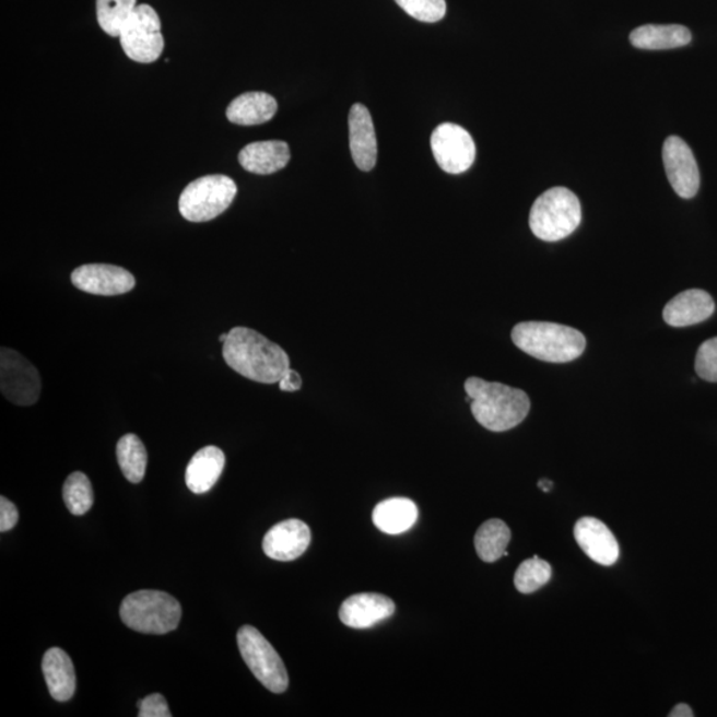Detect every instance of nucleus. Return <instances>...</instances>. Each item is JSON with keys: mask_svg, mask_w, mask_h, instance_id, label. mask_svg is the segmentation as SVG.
<instances>
[{"mask_svg": "<svg viewBox=\"0 0 717 717\" xmlns=\"http://www.w3.org/2000/svg\"><path fill=\"white\" fill-rule=\"evenodd\" d=\"M222 355L237 374L262 385L280 383L290 369L286 351L247 327H234L228 331Z\"/></svg>", "mask_w": 717, "mask_h": 717, "instance_id": "obj_1", "label": "nucleus"}, {"mask_svg": "<svg viewBox=\"0 0 717 717\" xmlns=\"http://www.w3.org/2000/svg\"><path fill=\"white\" fill-rule=\"evenodd\" d=\"M463 387L471 399L474 419L487 431L513 430L528 416L530 399L522 389L480 378L467 379Z\"/></svg>", "mask_w": 717, "mask_h": 717, "instance_id": "obj_2", "label": "nucleus"}, {"mask_svg": "<svg viewBox=\"0 0 717 717\" xmlns=\"http://www.w3.org/2000/svg\"><path fill=\"white\" fill-rule=\"evenodd\" d=\"M512 340L528 355L549 363L576 361L586 349L583 332L550 321H522L513 329Z\"/></svg>", "mask_w": 717, "mask_h": 717, "instance_id": "obj_3", "label": "nucleus"}, {"mask_svg": "<svg viewBox=\"0 0 717 717\" xmlns=\"http://www.w3.org/2000/svg\"><path fill=\"white\" fill-rule=\"evenodd\" d=\"M181 615V604L177 599L158 590L132 592L120 606L122 623L141 634L164 635L175 632Z\"/></svg>", "mask_w": 717, "mask_h": 717, "instance_id": "obj_4", "label": "nucleus"}, {"mask_svg": "<svg viewBox=\"0 0 717 717\" xmlns=\"http://www.w3.org/2000/svg\"><path fill=\"white\" fill-rule=\"evenodd\" d=\"M583 221V208L572 190L557 187L538 197L529 215V226L537 238L557 243L574 232Z\"/></svg>", "mask_w": 717, "mask_h": 717, "instance_id": "obj_5", "label": "nucleus"}, {"mask_svg": "<svg viewBox=\"0 0 717 717\" xmlns=\"http://www.w3.org/2000/svg\"><path fill=\"white\" fill-rule=\"evenodd\" d=\"M237 196V185L231 177L212 175L197 178L179 196L178 209L190 222H208L226 212Z\"/></svg>", "mask_w": 717, "mask_h": 717, "instance_id": "obj_6", "label": "nucleus"}, {"mask_svg": "<svg viewBox=\"0 0 717 717\" xmlns=\"http://www.w3.org/2000/svg\"><path fill=\"white\" fill-rule=\"evenodd\" d=\"M237 643L245 663L266 689L283 694L289 687L286 667L280 654L256 627L244 626L237 634Z\"/></svg>", "mask_w": 717, "mask_h": 717, "instance_id": "obj_7", "label": "nucleus"}, {"mask_svg": "<svg viewBox=\"0 0 717 717\" xmlns=\"http://www.w3.org/2000/svg\"><path fill=\"white\" fill-rule=\"evenodd\" d=\"M127 57L138 63L150 64L164 51V36L156 10L150 4H140L124 26L119 36Z\"/></svg>", "mask_w": 717, "mask_h": 717, "instance_id": "obj_8", "label": "nucleus"}, {"mask_svg": "<svg viewBox=\"0 0 717 717\" xmlns=\"http://www.w3.org/2000/svg\"><path fill=\"white\" fill-rule=\"evenodd\" d=\"M0 391L16 405H33L39 400L42 381L38 369L11 349L0 351Z\"/></svg>", "mask_w": 717, "mask_h": 717, "instance_id": "obj_9", "label": "nucleus"}, {"mask_svg": "<svg viewBox=\"0 0 717 717\" xmlns=\"http://www.w3.org/2000/svg\"><path fill=\"white\" fill-rule=\"evenodd\" d=\"M431 148L436 163L449 175H461L475 160V144L472 136L460 126L444 122L431 136Z\"/></svg>", "mask_w": 717, "mask_h": 717, "instance_id": "obj_10", "label": "nucleus"}, {"mask_svg": "<svg viewBox=\"0 0 717 717\" xmlns=\"http://www.w3.org/2000/svg\"><path fill=\"white\" fill-rule=\"evenodd\" d=\"M663 163L667 178L673 190L682 199L695 197L701 187V173L691 148L685 141L671 136L663 145Z\"/></svg>", "mask_w": 717, "mask_h": 717, "instance_id": "obj_11", "label": "nucleus"}, {"mask_svg": "<svg viewBox=\"0 0 717 717\" xmlns=\"http://www.w3.org/2000/svg\"><path fill=\"white\" fill-rule=\"evenodd\" d=\"M71 281L84 293L103 296L127 294L136 286L134 277L128 270L105 263L80 266L73 270Z\"/></svg>", "mask_w": 717, "mask_h": 717, "instance_id": "obj_12", "label": "nucleus"}, {"mask_svg": "<svg viewBox=\"0 0 717 717\" xmlns=\"http://www.w3.org/2000/svg\"><path fill=\"white\" fill-rule=\"evenodd\" d=\"M312 542V530L301 519H286L271 528L263 538V552L269 559L290 562L305 554Z\"/></svg>", "mask_w": 717, "mask_h": 717, "instance_id": "obj_13", "label": "nucleus"}, {"mask_svg": "<svg viewBox=\"0 0 717 717\" xmlns=\"http://www.w3.org/2000/svg\"><path fill=\"white\" fill-rule=\"evenodd\" d=\"M574 537L587 557L596 564L611 566L620 559V545L613 531L595 517L578 519Z\"/></svg>", "mask_w": 717, "mask_h": 717, "instance_id": "obj_14", "label": "nucleus"}, {"mask_svg": "<svg viewBox=\"0 0 717 717\" xmlns=\"http://www.w3.org/2000/svg\"><path fill=\"white\" fill-rule=\"evenodd\" d=\"M395 609L392 599L376 592H362L345 599L340 606L339 618L348 627L369 628L392 616Z\"/></svg>", "mask_w": 717, "mask_h": 717, "instance_id": "obj_15", "label": "nucleus"}, {"mask_svg": "<svg viewBox=\"0 0 717 717\" xmlns=\"http://www.w3.org/2000/svg\"><path fill=\"white\" fill-rule=\"evenodd\" d=\"M350 148L357 168L369 172L378 160V140H376L373 117L363 104H354L349 116Z\"/></svg>", "mask_w": 717, "mask_h": 717, "instance_id": "obj_16", "label": "nucleus"}, {"mask_svg": "<svg viewBox=\"0 0 717 717\" xmlns=\"http://www.w3.org/2000/svg\"><path fill=\"white\" fill-rule=\"evenodd\" d=\"M714 313L713 296L704 290L692 289L667 303L663 319L671 327H687L702 324L713 317Z\"/></svg>", "mask_w": 717, "mask_h": 717, "instance_id": "obj_17", "label": "nucleus"}, {"mask_svg": "<svg viewBox=\"0 0 717 717\" xmlns=\"http://www.w3.org/2000/svg\"><path fill=\"white\" fill-rule=\"evenodd\" d=\"M292 158L290 148L284 141H257L246 145L238 154L239 164L255 175H273L289 164Z\"/></svg>", "mask_w": 717, "mask_h": 717, "instance_id": "obj_18", "label": "nucleus"}, {"mask_svg": "<svg viewBox=\"0 0 717 717\" xmlns=\"http://www.w3.org/2000/svg\"><path fill=\"white\" fill-rule=\"evenodd\" d=\"M49 694L57 702H68L77 691V673L70 655L59 647L49 648L42 661Z\"/></svg>", "mask_w": 717, "mask_h": 717, "instance_id": "obj_19", "label": "nucleus"}, {"mask_svg": "<svg viewBox=\"0 0 717 717\" xmlns=\"http://www.w3.org/2000/svg\"><path fill=\"white\" fill-rule=\"evenodd\" d=\"M225 454L214 445H208L197 452L188 463L185 482L190 492L203 494L218 484L225 468Z\"/></svg>", "mask_w": 717, "mask_h": 717, "instance_id": "obj_20", "label": "nucleus"}, {"mask_svg": "<svg viewBox=\"0 0 717 717\" xmlns=\"http://www.w3.org/2000/svg\"><path fill=\"white\" fill-rule=\"evenodd\" d=\"M278 104L273 96L265 92H246L228 105L226 117L237 126H259L273 119Z\"/></svg>", "mask_w": 717, "mask_h": 717, "instance_id": "obj_21", "label": "nucleus"}, {"mask_svg": "<svg viewBox=\"0 0 717 717\" xmlns=\"http://www.w3.org/2000/svg\"><path fill=\"white\" fill-rule=\"evenodd\" d=\"M419 509L410 498L393 497L375 506L373 519L375 527L386 534H401L416 524Z\"/></svg>", "mask_w": 717, "mask_h": 717, "instance_id": "obj_22", "label": "nucleus"}, {"mask_svg": "<svg viewBox=\"0 0 717 717\" xmlns=\"http://www.w3.org/2000/svg\"><path fill=\"white\" fill-rule=\"evenodd\" d=\"M692 40L690 30L680 24H647L630 35L632 45L639 49H672L687 46Z\"/></svg>", "mask_w": 717, "mask_h": 717, "instance_id": "obj_23", "label": "nucleus"}, {"mask_svg": "<svg viewBox=\"0 0 717 717\" xmlns=\"http://www.w3.org/2000/svg\"><path fill=\"white\" fill-rule=\"evenodd\" d=\"M510 538L508 525L498 518L487 519L474 536L475 552L482 561L493 564L508 555L506 548L509 545Z\"/></svg>", "mask_w": 717, "mask_h": 717, "instance_id": "obj_24", "label": "nucleus"}, {"mask_svg": "<svg viewBox=\"0 0 717 717\" xmlns=\"http://www.w3.org/2000/svg\"><path fill=\"white\" fill-rule=\"evenodd\" d=\"M117 461L124 475L132 484H139L145 478L148 454L139 436H122L116 447Z\"/></svg>", "mask_w": 717, "mask_h": 717, "instance_id": "obj_25", "label": "nucleus"}, {"mask_svg": "<svg viewBox=\"0 0 717 717\" xmlns=\"http://www.w3.org/2000/svg\"><path fill=\"white\" fill-rule=\"evenodd\" d=\"M136 8H138L136 0H97L98 26L105 34L119 38Z\"/></svg>", "mask_w": 717, "mask_h": 717, "instance_id": "obj_26", "label": "nucleus"}, {"mask_svg": "<svg viewBox=\"0 0 717 717\" xmlns=\"http://www.w3.org/2000/svg\"><path fill=\"white\" fill-rule=\"evenodd\" d=\"M63 498L72 515H85L94 505V490L90 479L83 472L68 475L63 486Z\"/></svg>", "mask_w": 717, "mask_h": 717, "instance_id": "obj_27", "label": "nucleus"}, {"mask_svg": "<svg viewBox=\"0 0 717 717\" xmlns=\"http://www.w3.org/2000/svg\"><path fill=\"white\" fill-rule=\"evenodd\" d=\"M552 566L545 560L533 559L524 561L517 568L515 576L516 589L521 595H531L541 587L545 586L552 579Z\"/></svg>", "mask_w": 717, "mask_h": 717, "instance_id": "obj_28", "label": "nucleus"}, {"mask_svg": "<svg viewBox=\"0 0 717 717\" xmlns=\"http://www.w3.org/2000/svg\"><path fill=\"white\" fill-rule=\"evenodd\" d=\"M408 15L424 23L442 21L447 12L445 0H395Z\"/></svg>", "mask_w": 717, "mask_h": 717, "instance_id": "obj_29", "label": "nucleus"}, {"mask_svg": "<svg viewBox=\"0 0 717 717\" xmlns=\"http://www.w3.org/2000/svg\"><path fill=\"white\" fill-rule=\"evenodd\" d=\"M695 369L698 378L717 383V337L706 340L697 350Z\"/></svg>", "mask_w": 717, "mask_h": 717, "instance_id": "obj_30", "label": "nucleus"}, {"mask_svg": "<svg viewBox=\"0 0 717 717\" xmlns=\"http://www.w3.org/2000/svg\"><path fill=\"white\" fill-rule=\"evenodd\" d=\"M139 716L140 717H171V710L166 698L160 694H152L141 701Z\"/></svg>", "mask_w": 717, "mask_h": 717, "instance_id": "obj_31", "label": "nucleus"}, {"mask_svg": "<svg viewBox=\"0 0 717 717\" xmlns=\"http://www.w3.org/2000/svg\"><path fill=\"white\" fill-rule=\"evenodd\" d=\"M17 521H20V512L10 499L5 497H0V531L5 533L16 527Z\"/></svg>", "mask_w": 717, "mask_h": 717, "instance_id": "obj_32", "label": "nucleus"}, {"mask_svg": "<svg viewBox=\"0 0 717 717\" xmlns=\"http://www.w3.org/2000/svg\"><path fill=\"white\" fill-rule=\"evenodd\" d=\"M278 385L284 392H295L299 391L303 381L301 375L295 369L290 368Z\"/></svg>", "mask_w": 717, "mask_h": 717, "instance_id": "obj_33", "label": "nucleus"}, {"mask_svg": "<svg viewBox=\"0 0 717 717\" xmlns=\"http://www.w3.org/2000/svg\"><path fill=\"white\" fill-rule=\"evenodd\" d=\"M670 717H694V713L687 704L680 703L678 706L673 707L671 710Z\"/></svg>", "mask_w": 717, "mask_h": 717, "instance_id": "obj_34", "label": "nucleus"}, {"mask_svg": "<svg viewBox=\"0 0 717 717\" xmlns=\"http://www.w3.org/2000/svg\"><path fill=\"white\" fill-rule=\"evenodd\" d=\"M538 487H540L541 491L548 493L552 491L553 482L546 479H542L538 481Z\"/></svg>", "mask_w": 717, "mask_h": 717, "instance_id": "obj_35", "label": "nucleus"}, {"mask_svg": "<svg viewBox=\"0 0 717 717\" xmlns=\"http://www.w3.org/2000/svg\"><path fill=\"white\" fill-rule=\"evenodd\" d=\"M227 336H228V332L227 333H222V336L220 337V342L222 344H224L226 342Z\"/></svg>", "mask_w": 717, "mask_h": 717, "instance_id": "obj_36", "label": "nucleus"}]
</instances>
